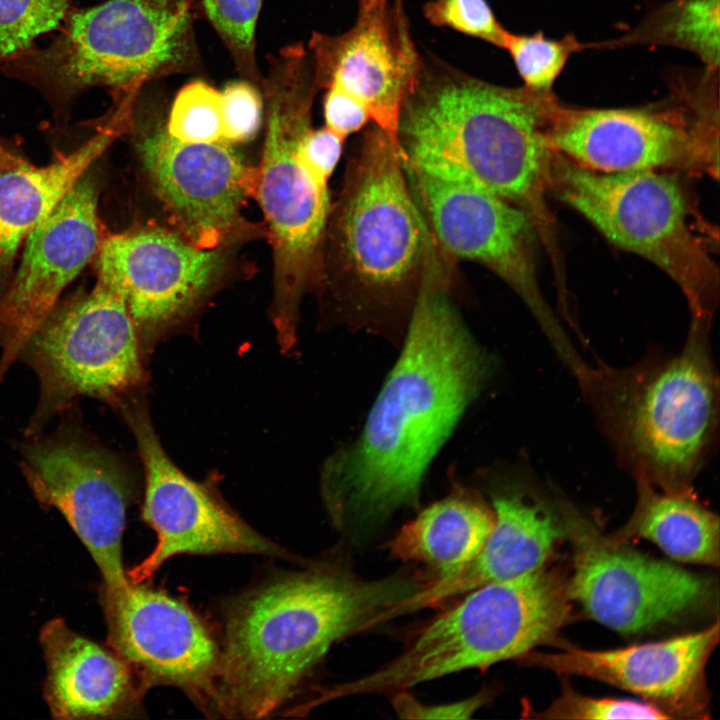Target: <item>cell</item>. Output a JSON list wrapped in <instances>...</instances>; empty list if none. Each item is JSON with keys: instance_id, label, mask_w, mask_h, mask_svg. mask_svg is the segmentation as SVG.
Returning <instances> with one entry per match:
<instances>
[{"instance_id": "cell-1", "label": "cell", "mask_w": 720, "mask_h": 720, "mask_svg": "<svg viewBox=\"0 0 720 720\" xmlns=\"http://www.w3.org/2000/svg\"><path fill=\"white\" fill-rule=\"evenodd\" d=\"M454 268L437 262L408 320L401 354L358 439L325 464L335 525L365 531L418 503L424 474L491 371L451 298Z\"/></svg>"}, {"instance_id": "cell-2", "label": "cell", "mask_w": 720, "mask_h": 720, "mask_svg": "<svg viewBox=\"0 0 720 720\" xmlns=\"http://www.w3.org/2000/svg\"><path fill=\"white\" fill-rule=\"evenodd\" d=\"M553 91L481 80L433 55H421L398 117L404 165L497 195L533 222L554 268L563 264L547 202L553 150L547 127Z\"/></svg>"}, {"instance_id": "cell-3", "label": "cell", "mask_w": 720, "mask_h": 720, "mask_svg": "<svg viewBox=\"0 0 720 720\" xmlns=\"http://www.w3.org/2000/svg\"><path fill=\"white\" fill-rule=\"evenodd\" d=\"M424 581L410 573L366 580L327 565L246 594L226 618L217 712L233 718L273 713L337 641L381 624L383 612Z\"/></svg>"}, {"instance_id": "cell-4", "label": "cell", "mask_w": 720, "mask_h": 720, "mask_svg": "<svg viewBox=\"0 0 720 720\" xmlns=\"http://www.w3.org/2000/svg\"><path fill=\"white\" fill-rule=\"evenodd\" d=\"M443 254L411 193L397 146L372 123L350 153L332 201L315 294L344 322L409 320Z\"/></svg>"}, {"instance_id": "cell-5", "label": "cell", "mask_w": 720, "mask_h": 720, "mask_svg": "<svg viewBox=\"0 0 720 720\" xmlns=\"http://www.w3.org/2000/svg\"><path fill=\"white\" fill-rule=\"evenodd\" d=\"M710 330L690 323L676 354L624 368L588 365L576 377L618 463L665 492H694L717 440L719 379Z\"/></svg>"}, {"instance_id": "cell-6", "label": "cell", "mask_w": 720, "mask_h": 720, "mask_svg": "<svg viewBox=\"0 0 720 720\" xmlns=\"http://www.w3.org/2000/svg\"><path fill=\"white\" fill-rule=\"evenodd\" d=\"M260 89L266 133L255 198L272 246V321L281 346L289 350L296 341L301 301L320 284L332 205L329 180L315 173L298 150L312 128L319 92L307 48L294 43L270 56Z\"/></svg>"}, {"instance_id": "cell-7", "label": "cell", "mask_w": 720, "mask_h": 720, "mask_svg": "<svg viewBox=\"0 0 720 720\" xmlns=\"http://www.w3.org/2000/svg\"><path fill=\"white\" fill-rule=\"evenodd\" d=\"M463 595L421 626L398 656L375 672L324 690L322 702L395 694L452 673L520 659L558 640L572 617L568 577L556 568L542 566Z\"/></svg>"}, {"instance_id": "cell-8", "label": "cell", "mask_w": 720, "mask_h": 720, "mask_svg": "<svg viewBox=\"0 0 720 720\" xmlns=\"http://www.w3.org/2000/svg\"><path fill=\"white\" fill-rule=\"evenodd\" d=\"M192 0H106L70 11L44 48L3 62V72L67 105L85 90L114 93L191 73L201 65Z\"/></svg>"}, {"instance_id": "cell-9", "label": "cell", "mask_w": 720, "mask_h": 720, "mask_svg": "<svg viewBox=\"0 0 720 720\" xmlns=\"http://www.w3.org/2000/svg\"><path fill=\"white\" fill-rule=\"evenodd\" d=\"M550 192L615 246L650 261L681 289L691 321L712 325L719 270L689 222L679 182L658 170L604 173L553 151Z\"/></svg>"}, {"instance_id": "cell-10", "label": "cell", "mask_w": 720, "mask_h": 720, "mask_svg": "<svg viewBox=\"0 0 720 720\" xmlns=\"http://www.w3.org/2000/svg\"><path fill=\"white\" fill-rule=\"evenodd\" d=\"M719 70L679 75L668 96L641 107L580 108L561 101L547 127L549 147L590 170L717 171Z\"/></svg>"}, {"instance_id": "cell-11", "label": "cell", "mask_w": 720, "mask_h": 720, "mask_svg": "<svg viewBox=\"0 0 720 720\" xmlns=\"http://www.w3.org/2000/svg\"><path fill=\"white\" fill-rule=\"evenodd\" d=\"M144 350L121 294L97 277L91 291L55 307L24 345L40 396L27 434L89 396L118 407L145 381Z\"/></svg>"}, {"instance_id": "cell-12", "label": "cell", "mask_w": 720, "mask_h": 720, "mask_svg": "<svg viewBox=\"0 0 720 720\" xmlns=\"http://www.w3.org/2000/svg\"><path fill=\"white\" fill-rule=\"evenodd\" d=\"M404 169L440 249L454 261L475 262L504 281L528 307L560 361L573 376L579 374L587 364L539 285L536 248L540 239L529 216L488 191L406 165Z\"/></svg>"}, {"instance_id": "cell-13", "label": "cell", "mask_w": 720, "mask_h": 720, "mask_svg": "<svg viewBox=\"0 0 720 720\" xmlns=\"http://www.w3.org/2000/svg\"><path fill=\"white\" fill-rule=\"evenodd\" d=\"M563 517L565 537L573 549L568 592L598 623L634 634L675 621L711 601L709 579L612 541L566 500Z\"/></svg>"}, {"instance_id": "cell-14", "label": "cell", "mask_w": 720, "mask_h": 720, "mask_svg": "<svg viewBox=\"0 0 720 720\" xmlns=\"http://www.w3.org/2000/svg\"><path fill=\"white\" fill-rule=\"evenodd\" d=\"M21 454L34 496L64 516L100 570L103 590L126 587L122 537L132 483L119 458L72 424L33 439Z\"/></svg>"}, {"instance_id": "cell-15", "label": "cell", "mask_w": 720, "mask_h": 720, "mask_svg": "<svg viewBox=\"0 0 720 720\" xmlns=\"http://www.w3.org/2000/svg\"><path fill=\"white\" fill-rule=\"evenodd\" d=\"M135 147L146 179L176 233L198 248H229L249 237L242 214L258 168L228 141L184 143L163 123L142 125Z\"/></svg>"}, {"instance_id": "cell-16", "label": "cell", "mask_w": 720, "mask_h": 720, "mask_svg": "<svg viewBox=\"0 0 720 720\" xmlns=\"http://www.w3.org/2000/svg\"><path fill=\"white\" fill-rule=\"evenodd\" d=\"M135 397L118 407L133 433L145 472L143 520L156 533L152 552L127 571L143 583L167 560L180 554H259L287 557L231 511L206 486L184 474L163 449L148 412Z\"/></svg>"}, {"instance_id": "cell-17", "label": "cell", "mask_w": 720, "mask_h": 720, "mask_svg": "<svg viewBox=\"0 0 720 720\" xmlns=\"http://www.w3.org/2000/svg\"><path fill=\"white\" fill-rule=\"evenodd\" d=\"M227 249L198 248L157 227L102 240L97 277L123 297L144 353L216 291L228 269Z\"/></svg>"}, {"instance_id": "cell-18", "label": "cell", "mask_w": 720, "mask_h": 720, "mask_svg": "<svg viewBox=\"0 0 720 720\" xmlns=\"http://www.w3.org/2000/svg\"><path fill=\"white\" fill-rule=\"evenodd\" d=\"M111 650L140 680L180 688L201 708L217 712L220 648L183 602L142 583L102 592Z\"/></svg>"}, {"instance_id": "cell-19", "label": "cell", "mask_w": 720, "mask_h": 720, "mask_svg": "<svg viewBox=\"0 0 720 720\" xmlns=\"http://www.w3.org/2000/svg\"><path fill=\"white\" fill-rule=\"evenodd\" d=\"M307 49L318 90H338L357 101L397 146L400 108L421 64L403 0H357L348 30L312 32Z\"/></svg>"}, {"instance_id": "cell-20", "label": "cell", "mask_w": 720, "mask_h": 720, "mask_svg": "<svg viewBox=\"0 0 720 720\" xmlns=\"http://www.w3.org/2000/svg\"><path fill=\"white\" fill-rule=\"evenodd\" d=\"M98 195L94 177L85 173L25 239L0 292V382L64 289L95 259L102 242Z\"/></svg>"}, {"instance_id": "cell-21", "label": "cell", "mask_w": 720, "mask_h": 720, "mask_svg": "<svg viewBox=\"0 0 720 720\" xmlns=\"http://www.w3.org/2000/svg\"><path fill=\"white\" fill-rule=\"evenodd\" d=\"M719 642V622L695 633L612 650L569 645L532 650L520 659L560 675L605 682L640 696L669 719H706L710 694L705 668Z\"/></svg>"}, {"instance_id": "cell-22", "label": "cell", "mask_w": 720, "mask_h": 720, "mask_svg": "<svg viewBox=\"0 0 720 720\" xmlns=\"http://www.w3.org/2000/svg\"><path fill=\"white\" fill-rule=\"evenodd\" d=\"M492 508L494 525L476 556L448 577L427 580L388 611L390 619L535 571L565 538L563 500L535 490L527 480L495 490Z\"/></svg>"}, {"instance_id": "cell-23", "label": "cell", "mask_w": 720, "mask_h": 720, "mask_svg": "<svg viewBox=\"0 0 720 720\" xmlns=\"http://www.w3.org/2000/svg\"><path fill=\"white\" fill-rule=\"evenodd\" d=\"M47 668L45 698L59 719L112 717L139 695L128 664L112 650L54 618L40 631Z\"/></svg>"}, {"instance_id": "cell-24", "label": "cell", "mask_w": 720, "mask_h": 720, "mask_svg": "<svg viewBox=\"0 0 720 720\" xmlns=\"http://www.w3.org/2000/svg\"><path fill=\"white\" fill-rule=\"evenodd\" d=\"M107 124L75 150L45 166L20 159L0 167V276L9 273L28 235L88 172V169L127 128H131L133 104L116 99Z\"/></svg>"}, {"instance_id": "cell-25", "label": "cell", "mask_w": 720, "mask_h": 720, "mask_svg": "<svg viewBox=\"0 0 720 720\" xmlns=\"http://www.w3.org/2000/svg\"><path fill=\"white\" fill-rule=\"evenodd\" d=\"M494 525V511L468 492H455L421 511L389 543L395 559L429 570V580L448 577L480 551Z\"/></svg>"}, {"instance_id": "cell-26", "label": "cell", "mask_w": 720, "mask_h": 720, "mask_svg": "<svg viewBox=\"0 0 720 720\" xmlns=\"http://www.w3.org/2000/svg\"><path fill=\"white\" fill-rule=\"evenodd\" d=\"M634 480L635 508L627 522L608 537L616 543L643 538L676 561L718 567L717 514L700 503L694 492L669 493L644 479Z\"/></svg>"}, {"instance_id": "cell-27", "label": "cell", "mask_w": 720, "mask_h": 720, "mask_svg": "<svg viewBox=\"0 0 720 720\" xmlns=\"http://www.w3.org/2000/svg\"><path fill=\"white\" fill-rule=\"evenodd\" d=\"M720 0H671L614 39L587 43V49L635 45L669 46L696 55L705 67L719 69Z\"/></svg>"}, {"instance_id": "cell-28", "label": "cell", "mask_w": 720, "mask_h": 720, "mask_svg": "<svg viewBox=\"0 0 720 720\" xmlns=\"http://www.w3.org/2000/svg\"><path fill=\"white\" fill-rule=\"evenodd\" d=\"M517 69L525 87L541 92L553 91V86L570 57L587 49L572 34L551 39L542 32L515 34L507 30L503 47Z\"/></svg>"}, {"instance_id": "cell-29", "label": "cell", "mask_w": 720, "mask_h": 720, "mask_svg": "<svg viewBox=\"0 0 720 720\" xmlns=\"http://www.w3.org/2000/svg\"><path fill=\"white\" fill-rule=\"evenodd\" d=\"M263 0H201L204 13L243 79L259 88L263 76L256 59V27Z\"/></svg>"}, {"instance_id": "cell-30", "label": "cell", "mask_w": 720, "mask_h": 720, "mask_svg": "<svg viewBox=\"0 0 720 720\" xmlns=\"http://www.w3.org/2000/svg\"><path fill=\"white\" fill-rule=\"evenodd\" d=\"M71 0H0V62L33 48L38 37L59 29Z\"/></svg>"}, {"instance_id": "cell-31", "label": "cell", "mask_w": 720, "mask_h": 720, "mask_svg": "<svg viewBox=\"0 0 720 720\" xmlns=\"http://www.w3.org/2000/svg\"><path fill=\"white\" fill-rule=\"evenodd\" d=\"M165 126L172 137L184 143L223 139L221 92L203 81L185 85L172 103Z\"/></svg>"}, {"instance_id": "cell-32", "label": "cell", "mask_w": 720, "mask_h": 720, "mask_svg": "<svg viewBox=\"0 0 720 720\" xmlns=\"http://www.w3.org/2000/svg\"><path fill=\"white\" fill-rule=\"evenodd\" d=\"M539 719H669L649 703L612 698H593L579 694L571 686H562L560 695L544 710L534 713Z\"/></svg>"}, {"instance_id": "cell-33", "label": "cell", "mask_w": 720, "mask_h": 720, "mask_svg": "<svg viewBox=\"0 0 720 720\" xmlns=\"http://www.w3.org/2000/svg\"><path fill=\"white\" fill-rule=\"evenodd\" d=\"M423 15L433 26L447 27L503 47L507 30L486 0H430L423 6Z\"/></svg>"}, {"instance_id": "cell-34", "label": "cell", "mask_w": 720, "mask_h": 720, "mask_svg": "<svg viewBox=\"0 0 720 720\" xmlns=\"http://www.w3.org/2000/svg\"><path fill=\"white\" fill-rule=\"evenodd\" d=\"M222 97L223 139L245 143L255 138L263 120V97L260 88L242 79L228 82Z\"/></svg>"}, {"instance_id": "cell-35", "label": "cell", "mask_w": 720, "mask_h": 720, "mask_svg": "<svg viewBox=\"0 0 720 720\" xmlns=\"http://www.w3.org/2000/svg\"><path fill=\"white\" fill-rule=\"evenodd\" d=\"M488 699V694L440 705L422 704L406 691L395 693L393 707L401 718L408 719H463L470 718Z\"/></svg>"}, {"instance_id": "cell-36", "label": "cell", "mask_w": 720, "mask_h": 720, "mask_svg": "<svg viewBox=\"0 0 720 720\" xmlns=\"http://www.w3.org/2000/svg\"><path fill=\"white\" fill-rule=\"evenodd\" d=\"M345 139L326 126L313 127L305 133L299 142V154L304 162L319 176L328 179L335 170Z\"/></svg>"}, {"instance_id": "cell-37", "label": "cell", "mask_w": 720, "mask_h": 720, "mask_svg": "<svg viewBox=\"0 0 720 720\" xmlns=\"http://www.w3.org/2000/svg\"><path fill=\"white\" fill-rule=\"evenodd\" d=\"M323 115L324 126L343 139L359 131L370 121L366 110L357 101L334 89L325 90Z\"/></svg>"}, {"instance_id": "cell-38", "label": "cell", "mask_w": 720, "mask_h": 720, "mask_svg": "<svg viewBox=\"0 0 720 720\" xmlns=\"http://www.w3.org/2000/svg\"><path fill=\"white\" fill-rule=\"evenodd\" d=\"M20 158L11 154L6 148L0 143V167L11 165L19 161Z\"/></svg>"}]
</instances>
